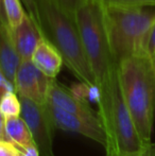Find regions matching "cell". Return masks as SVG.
Returning a JSON list of instances; mask_svg holds the SVG:
<instances>
[{
	"label": "cell",
	"instance_id": "cell-15",
	"mask_svg": "<svg viewBox=\"0 0 155 156\" xmlns=\"http://www.w3.org/2000/svg\"><path fill=\"white\" fill-rule=\"evenodd\" d=\"M20 1L21 0H3L6 18L11 30L17 27L25 17L26 12H23Z\"/></svg>",
	"mask_w": 155,
	"mask_h": 156
},
{
	"label": "cell",
	"instance_id": "cell-18",
	"mask_svg": "<svg viewBox=\"0 0 155 156\" xmlns=\"http://www.w3.org/2000/svg\"><path fill=\"white\" fill-rule=\"evenodd\" d=\"M105 156H155V144L150 142L140 151L134 153H117L113 151H106Z\"/></svg>",
	"mask_w": 155,
	"mask_h": 156
},
{
	"label": "cell",
	"instance_id": "cell-8",
	"mask_svg": "<svg viewBox=\"0 0 155 156\" xmlns=\"http://www.w3.org/2000/svg\"><path fill=\"white\" fill-rule=\"evenodd\" d=\"M51 80L34 65L32 60H23L15 76L14 87L19 98L46 104Z\"/></svg>",
	"mask_w": 155,
	"mask_h": 156
},
{
	"label": "cell",
	"instance_id": "cell-13",
	"mask_svg": "<svg viewBox=\"0 0 155 156\" xmlns=\"http://www.w3.org/2000/svg\"><path fill=\"white\" fill-rule=\"evenodd\" d=\"M5 134L9 141L19 149L35 144L31 131L21 116L5 118Z\"/></svg>",
	"mask_w": 155,
	"mask_h": 156
},
{
	"label": "cell",
	"instance_id": "cell-3",
	"mask_svg": "<svg viewBox=\"0 0 155 156\" xmlns=\"http://www.w3.org/2000/svg\"><path fill=\"white\" fill-rule=\"evenodd\" d=\"M44 35L58 48L64 64L85 84L96 85L87 61L75 17L61 9L53 0H36Z\"/></svg>",
	"mask_w": 155,
	"mask_h": 156
},
{
	"label": "cell",
	"instance_id": "cell-12",
	"mask_svg": "<svg viewBox=\"0 0 155 156\" xmlns=\"http://www.w3.org/2000/svg\"><path fill=\"white\" fill-rule=\"evenodd\" d=\"M21 58L11 36V29L0 26V71L14 84Z\"/></svg>",
	"mask_w": 155,
	"mask_h": 156
},
{
	"label": "cell",
	"instance_id": "cell-25",
	"mask_svg": "<svg viewBox=\"0 0 155 156\" xmlns=\"http://www.w3.org/2000/svg\"><path fill=\"white\" fill-rule=\"evenodd\" d=\"M0 139L8 140L5 134V117L0 112Z\"/></svg>",
	"mask_w": 155,
	"mask_h": 156
},
{
	"label": "cell",
	"instance_id": "cell-24",
	"mask_svg": "<svg viewBox=\"0 0 155 156\" xmlns=\"http://www.w3.org/2000/svg\"><path fill=\"white\" fill-rule=\"evenodd\" d=\"M0 26L10 29V26H9V23H8V18H6L3 0H0Z\"/></svg>",
	"mask_w": 155,
	"mask_h": 156
},
{
	"label": "cell",
	"instance_id": "cell-22",
	"mask_svg": "<svg viewBox=\"0 0 155 156\" xmlns=\"http://www.w3.org/2000/svg\"><path fill=\"white\" fill-rule=\"evenodd\" d=\"M14 90H15L14 84L11 83L10 81L4 76V74L0 71V98H1L4 94L9 93V91H14Z\"/></svg>",
	"mask_w": 155,
	"mask_h": 156
},
{
	"label": "cell",
	"instance_id": "cell-7",
	"mask_svg": "<svg viewBox=\"0 0 155 156\" xmlns=\"http://www.w3.org/2000/svg\"><path fill=\"white\" fill-rule=\"evenodd\" d=\"M46 104L55 129L80 134L100 144L104 148L106 147L107 138L100 117H84L65 112L48 103Z\"/></svg>",
	"mask_w": 155,
	"mask_h": 156
},
{
	"label": "cell",
	"instance_id": "cell-4",
	"mask_svg": "<svg viewBox=\"0 0 155 156\" xmlns=\"http://www.w3.org/2000/svg\"><path fill=\"white\" fill-rule=\"evenodd\" d=\"M98 87L100 90L98 114L107 138L105 151L134 153L149 144L143 141L135 127L120 88L117 68Z\"/></svg>",
	"mask_w": 155,
	"mask_h": 156
},
{
	"label": "cell",
	"instance_id": "cell-10",
	"mask_svg": "<svg viewBox=\"0 0 155 156\" xmlns=\"http://www.w3.org/2000/svg\"><path fill=\"white\" fill-rule=\"evenodd\" d=\"M11 36L23 61L31 60L39 41L45 35L29 13H26L21 23L11 30Z\"/></svg>",
	"mask_w": 155,
	"mask_h": 156
},
{
	"label": "cell",
	"instance_id": "cell-17",
	"mask_svg": "<svg viewBox=\"0 0 155 156\" xmlns=\"http://www.w3.org/2000/svg\"><path fill=\"white\" fill-rule=\"evenodd\" d=\"M61 9L65 11L66 13H68L70 16L75 17L76 12L78 11V9L80 8L82 4H84L88 0H53Z\"/></svg>",
	"mask_w": 155,
	"mask_h": 156
},
{
	"label": "cell",
	"instance_id": "cell-11",
	"mask_svg": "<svg viewBox=\"0 0 155 156\" xmlns=\"http://www.w3.org/2000/svg\"><path fill=\"white\" fill-rule=\"evenodd\" d=\"M31 60L41 72L51 79L56 78L64 64L62 54L46 36L39 41Z\"/></svg>",
	"mask_w": 155,
	"mask_h": 156
},
{
	"label": "cell",
	"instance_id": "cell-16",
	"mask_svg": "<svg viewBox=\"0 0 155 156\" xmlns=\"http://www.w3.org/2000/svg\"><path fill=\"white\" fill-rule=\"evenodd\" d=\"M101 4L125 6H155V0H97Z\"/></svg>",
	"mask_w": 155,
	"mask_h": 156
},
{
	"label": "cell",
	"instance_id": "cell-9",
	"mask_svg": "<svg viewBox=\"0 0 155 156\" xmlns=\"http://www.w3.org/2000/svg\"><path fill=\"white\" fill-rule=\"evenodd\" d=\"M47 103L76 115L84 117H99L98 112L93 111L86 100L76 97L70 89L61 85L55 79H52L50 83Z\"/></svg>",
	"mask_w": 155,
	"mask_h": 156
},
{
	"label": "cell",
	"instance_id": "cell-5",
	"mask_svg": "<svg viewBox=\"0 0 155 156\" xmlns=\"http://www.w3.org/2000/svg\"><path fill=\"white\" fill-rule=\"evenodd\" d=\"M76 23L96 85H102L117 68L108 45L102 6L97 0H88L78 9Z\"/></svg>",
	"mask_w": 155,
	"mask_h": 156
},
{
	"label": "cell",
	"instance_id": "cell-6",
	"mask_svg": "<svg viewBox=\"0 0 155 156\" xmlns=\"http://www.w3.org/2000/svg\"><path fill=\"white\" fill-rule=\"evenodd\" d=\"M23 119L27 122L39 156H55L53 152V131L55 129L47 104H39L27 98H20Z\"/></svg>",
	"mask_w": 155,
	"mask_h": 156
},
{
	"label": "cell",
	"instance_id": "cell-23",
	"mask_svg": "<svg viewBox=\"0 0 155 156\" xmlns=\"http://www.w3.org/2000/svg\"><path fill=\"white\" fill-rule=\"evenodd\" d=\"M19 152H20V156H39L38 149L35 144H31L26 148L19 149Z\"/></svg>",
	"mask_w": 155,
	"mask_h": 156
},
{
	"label": "cell",
	"instance_id": "cell-20",
	"mask_svg": "<svg viewBox=\"0 0 155 156\" xmlns=\"http://www.w3.org/2000/svg\"><path fill=\"white\" fill-rule=\"evenodd\" d=\"M21 1L25 4L26 10L28 11L27 13H29L30 16H31L32 18L35 20V23L41 27V19H39L38 8H37V3H36V0H21Z\"/></svg>",
	"mask_w": 155,
	"mask_h": 156
},
{
	"label": "cell",
	"instance_id": "cell-1",
	"mask_svg": "<svg viewBox=\"0 0 155 156\" xmlns=\"http://www.w3.org/2000/svg\"><path fill=\"white\" fill-rule=\"evenodd\" d=\"M118 79L135 127L145 144L151 142L155 115V62L130 56L117 65Z\"/></svg>",
	"mask_w": 155,
	"mask_h": 156
},
{
	"label": "cell",
	"instance_id": "cell-21",
	"mask_svg": "<svg viewBox=\"0 0 155 156\" xmlns=\"http://www.w3.org/2000/svg\"><path fill=\"white\" fill-rule=\"evenodd\" d=\"M147 56L155 62V19L152 23V27L150 29L149 37H148L147 44Z\"/></svg>",
	"mask_w": 155,
	"mask_h": 156
},
{
	"label": "cell",
	"instance_id": "cell-14",
	"mask_svg": "<svg viewBox=\"0 0 155 156\" xmlns=\"http://www.w3.org/2000/svg\"><path fill=\"white\" fill-rule=\"evenodd\" d=\"M0 112L5 118L20 116V98L18 94H15V91H9L0 98Z\"/></svg>",
	"mask_w": 155,
	"mask_h": 156
},
{
	"label": "cell",
	"instance_id": "cell-2",
	"mask_svg": "<svg viewBox=\"0 0 155 156\" xmlns=\"http://www.w3.org/2000/svg\"><path fill=\"white\" fill-rule=\"evenodd\" d=\"M101 6L108 45L116 63L130 56H147L148 37L155 19V11L148 8L153 6Z\"/></svg>",
	"mask_w": 155,
	"mask_h": 156
},
{
	"label": "cell",
	"instance_id": "cell-19",
	"mask_svg": "<svg viewBox=\"0 0 155 156\" xmlns=\"http://www.w3.org/2000/svg\"><path fill=\"white\" fill-rule=\"evenodd\" d=\"M0 156H20V152L11 141L0 139Z\"/></svg>",
	"mask_w": 155,
	"mask_h": 156
}]
</instances>
